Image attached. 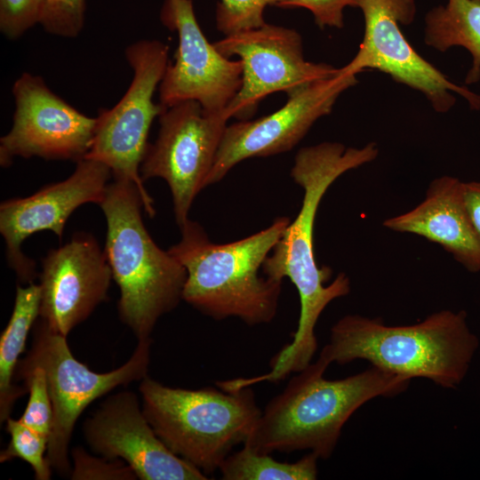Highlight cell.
<instances>
[{
	"label": "cell",
	"instance_id": "1",
	"mask_svg": "<svg viewBox=\"0 0 480 480\" xmlns=\"http://www.w3.org/2000/svg\"><path fill=\"white\" fill-rule=\"evenodd\" d=\"M379 155L375 142L347 148L325 141L300 148L295 156L291 177L303 189L300 209L262 265V274L295 286L300 310L292 340L270 361L267 378L273 382L308 366L317 348L316 324L330 302L350 292V280L339 274L331 284L332 271L319 268L314 252V227L320 202L329 187L343 173L372 162Z\"/></svg>",
	"mask_w": 480,
	"mask_h": 480
},
{
	"label": "cell",
	"instance_id": "2",
	"mask_svg": "<svg viewBox=\"0 0 480 480\" xmlns=\"http://www.w3.org/2000/svg\"><path fill=\"white\" fill-rule=\"evenodd\" d=\"M331 363L322 354L268 402L243 445L262 454L308 450L332 456L341 430L364 404L404 392L410 379L378 367L335 380L324 377Z\"/></svg>",
	"mask_w": 480,
	"mask_h": 480
},
{
	"label": "cell",
	"instance_id": "3",
	"mask_svg": "<svg viewBox=\"0 0 480 480\" xmlns=\"http://www.w3.org/2000/svg\"><path fill=\"white\" fill-rule=\"evenodd\" d=\"M290 221L278 217L247 237L215 244L198 222L188 220L180 227V240L168 250L187 272L182 300L215 320L236 317L248 325L271 322L282 282L262 276L260 269Z\"/></svg>",
	"mask_w": 480,
	"mask_h": 480
},
{
	"label": "cell",
	"instance_id": "4",
	"mask_svg": "<svg viewBox=\"0 0 480 480\" xmlns=\"http://www.w3.org/2000/svg\"><path fill=\"white\" fill-rule=\"evenodd\" d=\"M478 345L464 310H441L410 325H387L378 317L347 315L332 325L320 354L331 364L363 359L410 380L424 378L455 388L465 378Z\"/></svg>",
	"mask_w": 480,
	"mask_h": 480
},
{
	"label": "cell",
	"instance_id": "5",
	"mask_svg": "<svg viewBox=\"0 0 480 480\" xmlns=\"http://www.w3.org/2000/svg\"><path fill=\"white\" fill-rule=\"evenodd\" d=\"M99 205L107 220L104 252L120 289L119 317L138 340L150 338L159 318L182 300L186 269L150 236L134 183L114 179Z\"/></svg>",
	"mask_w": 480,
	"mask_h": 480
},
{
	"label": "cell",
	"instance_id": "6",
	"mask_svg": "<svg viewBox=\"0 0 480 480\" xmlns=\"http://www.w3.org/2000/svg\"><path fill=\"white\" fill-rule=\"evenodd\" d=\"M142 410L175 455L205 475L246 441L261 412L250 387L237 391L171 388L148 375L140 381Z\"/></svg>",
	"mask_w": 480,
	"mask_h": 480
},
{
	"label": "cell",
	"instance_id": "7",
	"mask_svg": "<svg viewBox=\"0 0 480 480\" xmlns=\"http://www.w3.org/2000/svg\"><path fill=\"white\" fill-rule=\"evenodd\" d=\"M32 330L30 349L20 359L16 371L33 367L44 370L53 410L47 459L55 472L70 476L69 443L79 416L96 399L148 376L152 340H139L124 364L99 373L78 361L67 337L53 332L39 317Z\"/></svg>",
	"mask_w": 480,
	"mask_h": 480
},
{
	"label": "cell",
	"instance_id": "8",
	"mask_svg": "<svg viewBox=\"0 0 480 480\" xmlns=\"http://www.w3.org/2000/svg\"><path fill=\"white\" fill-rule=\"evenodd\" d=\"M168 52V45L158 40H140L126 48L132 80L115 107L100 111L92 144L84 157L106 164L114 179L134 183L150 218L156 214L154 200L143 185L140 168L152 122L164 109L154 102L153 96L169 64Z\"/></svg>",
	"mask_w": 480,
	"mask_h": 480
},
{
	"label": "cell",
	"instance_id": "9",
	"mask_svg": "<svg viewBox=\"0 0 480 480\" xmlns=\"http://www.w3.org/2000/svg\"><path fill=\"white\" fill-rule=\"evenodd\" d=\"M364 33L355 57L342 68L357 75L376 69L396 83L421 92L438 113L448 112L458 94L474 110H480V94L451 81L420 55L404 36L401 25H410L415 0H359Z\"/></svg>",
	"mask_w": 480,
	"mask_h": 480
},
{
	"label": "cell",
	"instance_id": "10",
	"mask_svg": "<svg viewBox=\"0 0 480 480\" xmlns=\"http://www.w3.org/2000/svg\"><path fill=\"white\" fill-rule=\"evenodd\" d=\"M159 132L148 144L140 173L143 181L161 178L168 184L175 220L185 224L192 204L205 188L228 118L206 112L199 102L186 100L165 108Z\"/></svg>",
	"mask_w": 480,
	"mask_h": 480
},
{
	"label": "cell",
	"instance_id": "11",
	"mask_svg": "<svg viewBox=\"0 0 480 480\" xmlns=\"http://www.w3.org/2000/svg\"><path fill=\"white\" fill-rule=\"evenodd\" d=\"M225 57L243 62L241 87L224 110L229 119H249L259 103L276 92L291 96L302 87L337 74L340 68L304 58L302 38L292 28L266 23L213 43Z\"/></svg>",
	"mask_w": 480,
	"mask_h": 480
},
{
	"label": "cell",
	"instance_id": "12",
	"mask_svg": "<svg viewBox=\"0 0 480 480\" xmlns=\"http://www.w3.org/2000/svg\"><path fill=\"white\" fill-rule=\"evenodd\" d=\"M342 68L329 77L302 87L275 112L227 126L205 187L220 181L242 161L292 149L321 117L329 115L339 97L357 82Z\"/></svg>",
	"mask_w": 480,
	"mask_h": 480
},
{
	"label": "cell",
	"instance_id": "13",
	"mask_svg": "<svg viewBox=\"0 0 480 480\" xmlns=\"http://www.w3.org/2000/svg\"><path fill=\"white\" fill-rule=\"evenodd\" d=\"M15 112L11 130L0 140V162L11 164L15 156H39L48 160L84 158L92 144L97 117L70 106L28 73L14 83Z\"/></svg>",
	"mask_w": 480,
	"mask_h": 480
},
{
	"label": "cell",
	"instance_id": "14",
	"mask_svg": "<svg viewBox=\"0 0 480 480\" xmlns=\"http://www.w3.org/2000/svg\"><path fill=\"white\" fill-rule=\"evenodd\" d=\"M160 19L177 31L179 44L159 84V103L165 108L196 100L208 113L223 112L241 87L243 62L225 57L207 40L192 0H165Z\"/></svg>",
	"mask_w": 480,
	"mask_h": 480
},
{
	"label": "cell",
	"instance_id": "15",
	"mask_svg": "<svg viewBox=\"0 0 480 480\" xmlns=\"http://www.w3.org/2000/svg\"><path fill=\"white\" fill-rule=\"evenodd\" d=\"M111 175L106 164L83 158L66 180L1 204L0 233L8 263L20 283H33L36 276V263L22 252V243L43 230L52 231L61 240L65 224L76 209L87 203H101Z\"/></svg>",
	"mask_w": 480,
	"mask_h": 480
},
{
	"label": "cell",
	"instance_id": "16",
	"mask_svg": "<svg viewBox=\"0 0 480 480\" xmlns=\"http://www.w3.org/2000/svg\"><path fill=\"white\" fill-rule=\"evenodd\" d=\"M83 435L93 453L124 460L138 479H208L162 442L134 392L124 390L108 396L84 420Z\"/></svg>",
	"mask_w": 480,
	"mask_h": 480
},
{
	"label": "cell",
	"instance_id": "17",
	"mask_svg": "<svg viewBox=\"0 0 480 480\" xmlns=\"http://www.w3.org/2000/svg\"><path fill=\"white\" fill-rule=\"evenodd\" d=\"M39 279V318L68 337L106 300L113 276L97 240L90 234L76 233L47 253Z\"/></svg>",
	"mask_w": 480,
	"mask_h": 480
},
{
	"label": "cell",
	"instance_id": "18",
	"mask_svg": "<svg viewBox=\"0 0 480 480\" xmlns=\"http://www.w3.org/2000/svg\"><path fill=\"white\" fill-rule=\"evenodd\" d=\"M462 181L452 176L434 180L413 209L388 218L383 227L420 236L441 245L470 272L480 271V240L468 217Z\"/></svg>",
	"mask_w": 480,
	"mask_h": 480
},
{
	"label": "cell",
	"instance_id": "19",
	"mask_svg": "<svg viewBox=\"0 0 480 480\" xmlns=\"http://www.w3.org/2000/svg\"><path fill=\"white\" fill-rule=\"evenodd\" d=\"M40 286L17 284L13 309L0 337V422L11 417L17 400L28 393L16 383L20 356L25 351L29 332L39 317Z\"/></svg>",
	"mask_w": 480,
	"mask_h": 480
},
{
	"label": "cell",
	"instance_id": "20",
	"mask_svg": "<svg viewBox=\"0 0 480 480\" xmlns=\"http://www.w3.org/2000/svg\"><path fill=\"white\" fill-rule=\"evenodd\" d=\"M424 42L429 47L445 52L463 47L473 59L466 78L468 84L480 78V0H447L432 8L425 16Z\"/></svg>",
	"mask_w": 480,
	"mask_h": 480
},
{
	"label": "cell",
	"instance_id": "21",
	"mask_svg": "<svg viewBox=\"0 0 480 480\" xmlns=\"http://www.w3.org/2000/svg\"><path fill=\"white\" fill-rule=\"evenodd\" d=\"M318 459L309 452L292 463L279 461L243 445L230 453L219 469L225 480H314L317 478Z\"/></svg>",
	"mask_w": 480,
	"mask_h": 480
},
{
	"label": "cell",
	"instance_id": "22",
	"mask_svg": "<svg viewBox=\"0 0 480 480\" xmlns=\"http://www.w3.org/2000/svg\"><path fill=\"white\" fill-rule=\"evenodd\" d=\"M5 430L10 441L0 453V462L20 459L30 465L35 479L49 480L52 470L47 459L49 438L11 417L5 421Z\"/></svg>",
	"mask_w": 480,
	"mask_h": 480
},
{
	"label": "cell",
	"instance_id": "23",
	"mask_svg": "<svg viewBox=\"0 0 480 480\" xmlns=\"http://www.w3.org/2000/svg\"><path fill=\"white\" fill-rule=\"evenodd\" d=\"M15 380L22 381L28 393L27 407L19 420L50 438L53 410L44 370L40 367L17 370Z\"/></svg>",
	"mask_w": 480,
	"mask_h": 480
},
{
	"label": "cell",
	"instance_id": "24",
	"mask_svg": "<svg viewBox=\"0 0 480 480\" xmlns=\"http://www.w3.org/2000/svg\"><path fill=\"white\" fill-rule=\"evenodd\" d=\"M285 0H220L216 5L217 29L225 36L256 28L266 24L264 10L281 7Z\"/></svg>",
	"mask_w": 480,
	"mask_h": 480
},
{
	"label": "cell",
	"instance_id": "25",
	"mask_svg": "<svg viewBox=\"0 0 480 480\" xmlns=\"http://www.w3.org/2000/svg\"><path fill=\"white\" fill-rule=\"evenodd\" d=\"M72 480H136L132 468L119 459L91 455L83 447L71 450Z\"/></svg>",
	"mask_w": 480,
	"mask_h": 480
},
{
	"label": "cell",
	"instance_id": "26",
	"mask_svg": "<svg viewBox=\"0 0 480 480\" xmlns=\"http://www.w3.org/2000/svg\"><path fill=\"white\" fill-rule=\"evenodd\" d=\"M84 0H52L44 8L40 24L51 34L76 36L84 20Z\"/></svg>",
	"mask_w": 480,
	"mask_h": 480
},
{
	"label": "cell",
	"instance_id": "27",
	"mask_svg": "<svg viewBox=\"0 0 480 480\" xmlns=\"http://www.w3.org/2000/svg\"><path fill=\"white\" fill-rule=\"evenodd\" d=\"M46 0H0V29L15 39L40 23Z\"/></svg>",
	"mask_w": 480,
	"mask_h": 480
},
{
	"label": "cell",
	"instance_id": "28",
	"mask_svg": "<svg viewBox=\"0 0 480 480\" xmlns=\"http://www.w3.org/2000/svg\"><path fill=\"white\" fill-rule=\"evenodd\" d=\"M359 0H285L281 8L303 7L314 16L316 24L324 28H341L346 7H358Z\"/></svg>",
	"mask_w": 480,
	"mask_h": 480
},
{
	"label": "cell",
	"instance_id": "29",
	"mask_svg": "<svg viewBox=\"0 0 480 480\" xmlns=\"http://www.w3.org/2000/svg\"><path fill=\"white\" fill-rule=\"evenodd\" d=\"M462 196L469 221L480 240V181L463 182Z\"/></svg>",
	"mask_w": 480,
	"mask_h": 480
},
{
	"label": "cell",
	"instance_id": "30",
	"mask_svg": "<svg viewBox=\"0 0 480 480\" xmlns=\"http://www.w3.org/2000/svg\"><path fill=\"white\" fill-rule=\"evenodd\" d=\"M52 0H46L45 5ZM45 8V7H44Z\"/></svg>",
	"mask_w": 480,
	"mask_h": 480
}]
</instances>
